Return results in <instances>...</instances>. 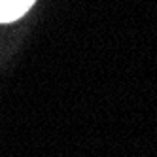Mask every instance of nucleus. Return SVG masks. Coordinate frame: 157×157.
Wrapping results in <instances>:
<instances>
[{"label": "nucleus", "mask_w": 157, "mask_h": 157, "mask_svg": "<svg viewBox=\"0 0 157 157\" xmlns=\"http://www.w3.org/2000/svg\"><path fill=\"white\" fill-rule=\"evenodd\" d=\"M36 0H0V23H13L32 8Z\"/></svg>", "instance_id": "f257e3e1"}]
</instances>
